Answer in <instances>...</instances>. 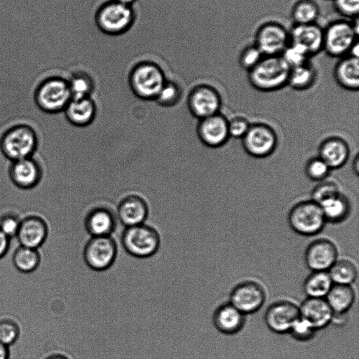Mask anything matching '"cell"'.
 Instances as JSON below:
<instances>
[{
  "instance_id": "1",
  "label": "cell",
  "mask_w": 359,
  "mask_h": 359,
  "mask_svg": "<svg viewBox=\"0 0 359 359\" xmlns=\"http://www.w3.org/2000/svg\"><path fill=\"white\" fill-rule=\"evenodd\" d=\"M290 69L281 55L264 56L248 77L255 89L272 92L287 86Z\"/></svg>"
},
{
  "instance_id": "2",
  "label": "cell",
  "mask_w": 359,
  "mask_h": 359,
  "mask_svg": "<svg viewBox=\"0 0 359 359\" xmlns=\"http://www.w3.org/2000/svg\"><path fill=\"white\" fill-rule=\"evenodd\" d=\"M358 18L330 22L323 29V50L332 57L347 55L353 44L358 41Z\"/></svg>"
},
{
  "instance_id": "3",
  "label": "cell",
  "mask_w": 359,
  "mask_h": 359,
  "mask_svg": "<svg viewBox=\"0 0 359 359\" xmlns=\"http://www.w3.org/2000/svg\"><path fill=\"white\" fill-rule=\"evenodd\" d=\"M37 147L36 131L25 123L9 128L0 138V149L4 156L11 161L32 157Z\"/></svg>"
},
{
  "instance_id": "4",
  "label": "cell",
  "mask_w": 359,
  "mask_h": 359,
  "mask_svg": "<svg viewBox=\"0 0 359 359\" xmlns=\"http://www.w3.org/2000/svg\"><path fill=\"white\" fill-rule=\"evenodd\" d=\"M71 100L68 81L57 76H52L41 81L34 92L36 106L48 114L64 111Z\"/></svg>"
},
{
  "instance_id": "5",
  "label": "cell",
  "mask_w": 359,
  "mask_h": 359,
  "mask_svg": "<svg viewBox=\"0 0 359 359\" xmlns=\"http://www.w3.org/2000/svg\"><path fill=\"white\" fill-rule=\"evenodd\" d=\"M125 250L137 258H147L154 255L160 246V236L153 227L142 224L126 227L121 237Z\"/></svg>"
},
{
  "instance_id": "6",
  "label": "cell",
  "mask_w": 359,
  "mask_h": 359,
  "mask_svg": "<svg viewBox=\"0 0 359 359\" xmlns=\"http://www.w3.org/2000/svg\"><path fill=\"white\" fill-rule=\"evenodd\" d=\"M291 229L298 234L311 236L320 233L326 223L320 205L312 200L295 204L288 214Z\"/></svg>"
},
{
  "instance_id": "7",
  "label": "cell",
  "mask_w": 359,
  "mask_h": 359,
  "mask_svg": "<svg viewBox=\"0 0 359 359\" xmlns=\"http://www.w3.org/2000/svg\"><path fill=\"white\" fill-rule=\"evenodd\" d=\"M165 82L162 71L149 64L135 68L130 77V86L133 93L146 100H154Z\"/></svg>"
},
{
  "instance_id": "8",
  "label": "cell",
  "mask_w": 359,
  "mask_h": 359,
  "mask_svg": "<svg viewBox=\"0 0 359 359\" xmlns=\"http://www.w3.org/2000/svg\"><path fill=\"white\" fill-rule=\"evenodd\" d=\"M241 140L245 151L255 158L270 156L278 144V137L274 130L262 123L250 124L248 132Z\"/></svg>"
},
{
  "instance_id": "9",
  "label": "cell",
  "mask_w": 359,
  "mask_h": 359,
  "mask_svg": "<svg viewBox=\"0 0 359 359\" xmlns=\"http://www.w3.org/2000/svg\"><path fill=\"white\" fill-rule=\"evenodd\" d=\"M289 43V31L276 22L263 23L255 33L254 44L264 56L281 55Z\"/></svg>"
},
{
  "instance_id": "10",
  "label": "cell",
  "mask_w": 359,
  "mask_h": 359,
  "mask_svg": "<svg viewBox=\"0 0 359 359\" xmlns=\"http://www.w3.org/2000/svg\"><path fill=\"white\" fill-rule=\"evenodd\" d=\"M117 254L115 241L110 236L92 237L86 244L83 259L89 268L100 271L109 269Z\"/></svg>"
},
{
  "instance_id": "11",
  "label": "cell",
  "mask_w": 359,
  "mask_h": 359,
  "mask_svg": "<svg viewBox=\"0 0 359 359\" xmlns=\"http://www.w3.org/2000/svg\"><path fill=\"white\" fill-rule=\"evenodd\" d=\"M221 105L219 92L209 85L195 86L187 97L189 111L199 120L219 113Z\"/></svg>"
},
{
  "instance_id": "12",
  "label": "cell",
  "mask_w": 359,
  "mask_h": 359,
  "mask_svg": "<svg viewBox=\"0 0 359 359\" xmlns=\"http://www.w3.org/2000/svg\"><path fill=\"white\" fill-rule=\"evenodd\" d=\"M266 299L264 288L259 283L247 280L238 284L231 292L229 303L244 315L261 309Z\"/></svg>"
},
{
  "instance_id": "13",
  "label": "cell",
  "mask_w": 359,
  "mask_h": 359,
  "mask_svg": "<svg viewBox=\"0 0 359 359\" xmlns=\"http://www.w3.org/2000/svg\"><path fill=\"white\" fill-rule=\"evenodd\" d=\"M299 308L292 302L282 300L272 304L266 311L264 321L268 328L277 334L289 333L299 318Z\"/></svg>"
},
{
  "instance_id": "14",
  "label": "cell",
  "mask_w": 359,
  "mask_h": 359,
  "mask_svg": "<svg viewBox=\"0 0 359 359\" xmlns=\"http://www.w3.org/2000/svg\"><path fill=\"white\" fill-rule=\"evenodd\" d=\"M197 135L205 146L220 147L229 138L228 120L219 113L200 119L197 126Z\"/></svg>"
},
{
  "instance_id": "15",
  "label": "cell",
  "mask_w": 359,
  "mask_h": 359,
  "mask_svg": "<svg viewBox=\"0 0 359 359\" xmlns=\"http://www.w3.org/2000/svg\"><path fill=\"white\" fill-rule=\"evenodd\" d=\"M336 245L325 238L311 242L305 252V262L312 271H328L337 260Z\"/></svg>"
},
{
  "instance_id": "16",
  "label": "cell",
  "mask_w": 359,
  "mask_h": 359,
  "mask_svg": "<svg viewBox=\"0 0 359 359\" xmlns=\"http://www.w3.org/2000/svg\"><path fill=\"white\" fill-rule=\"evenodd\" d=\"M8 172L11 182L22 189L36 187L42 177L41 167L32 157L12 161Z\"/></svg>"
},
{
  "instance_id": "17",
  "label": "cell",
  "mask_w": 359,
  "mask_h": 359,
  "mask_svg": "<svg viewBox=\"0 0 359 359\" xmlns=\"http://www.w3.org/2000/svg\"><path fill=\"white\" fill-rule=\"evenodd\" d=\"M48 233L46 221L39 216L29 215L21 219L16 238L21 246L39 249Z\"/></svg>"
},
{
  "instance_id": "18",
  "label": "cell",
  "mask_w": 359,
  "mask_h": 359,
  "mask_svg": "<svg viewBox=\"0 0 359 359\" xmlns=\"http://www.w3.org/2000/svg\"><path fill=\"white\" fill-rule=\"evenodd\" d=\"M290 43L302 46L313 56L323 48V28L317 23L307 25L294 24L289 31Z\"/></svg>"
},
{
  "instance_id": "19",
  "label": "cell",
  "mask_w": 359,
  "mask_h": 359,
  "mask_svg": "<svg viewBox=\"0 0 359 359\" xmlns=\"http://www.w3.org/2000/svg\"><path fill=\"white\" fill-rule=\"evenodd\" d=\"M299 308L300 317L316 330L331 323L334 313L325 298L308 297Z\"/></svg>"
},
{
  "instance_id": "20",
  "label": "cell",
  "mask_w": 359,
  "mask_h": 359,
  "mask_svg": "<svg viewBox=\"0 0 359 359\" xmlns=\"http://www.w3.org/2000/svg\"><path fill=\"white\" fill-rule=\"evenodd\" d=\"M117 211L121 224L130 227L144 224L148 216L149 208L141 196L132 194L121 201Z\"/></svg>"
},
{
  "instance_id": "21",
  "label": "cell",
  "mask_w": 359,
  "mask_h": 359,
  "mask_svg": "<svg viewBox=\"0 0 359 359\" xmlns=\"http://www.w3.org/2000/svg\"><path fill=\"white\" fill-rule=\"evenodd\" d=\"M350 155L348 143L338 137L324 140L318 147V156L332 169L340 168L347 162Z\"/></svg>"
},
{
  "instance_id": "22",
  "label": "cell",
  "mask_w": 359,
  "mask_h": 359,
  "mask_svg": "<svg viewBox=\"0 0 359 359\" xmlns=\"http://www.w3.org/2000/svg\"><path fill=\"white\" fill-rule=\"evenodd\" d=\"M229 302L218 306L213 314L215 327L225 334H234L243 328L245 318Z\"/></svg>"
},
{
  "instance_id": "23",
  "label": "cell",
  "mask_w": 359,
  "mask_h": 359,
  "mask_svg": "<svg viewBox=\"0 0 359 359\" xmlns=\"http://www.w3.org/2000/svg\"><path fill=\"white\" fill-rule=\"evenodd\" d=\"M132 20L128 6L116 2L107 5L100 12V23L109 32H119L128 27Z\"/></svg>"
},
{
  "instance_id": "24",
  "label": "cell",
  "mask_w": 359,
  "mask_h": 359,
  "mask_svg": "<svg viewBox=\"0 0 359 359\" xmlns=\"http://www.w3.org/2000/svg\"><path fill=\"white\" fill-rule=\"evenodd\" d=\"M64 112L67 120L71 124L78 127H85L94 121L97 114V107L90 97L72 99Z\"/></svg>"
},
{
  "instance_id": "25",
  "label": "cell",
  "mask_w": 359,
  "mask_h": 359,
  "mask_svg": "<svg viewBox=\"0 0 359 359\" xmlns=\"http://www.w3.org/2000/svg\"><path fill=\"white\" fill-rule=\"evenodd\" d=\"M334 77L343 88L351 91L359 89V59L351 55L339 58L334 69Z\"/></svg>"
},
{
  "instance_id": "26",
  "label": "cell",
  "mask_w": 359,
  "mask_h": 359,
  "mask_svg": "<svg viewBox=\"0 0 359 359\" xmlns=\"http://www.w3.org/2000/svg\"><path fill=\"white\" fill-rule=\"evenodd\" d=\"M84 224L87 232L92 237L109 236L115 229L116 219L109 210L95 208L88 213Z\"/></svg>"
},
{
  "instance_id": "27",
  "label": "cell",
  "mask_w": 359,
  "mask_h": 359,
  "mask_svg": "<svg viewBox=\"0 0 359 359\" xmlns=\"http://www.w3.org/2000/svg\"><path fill=\"white\" fill-rule=\"evenodd\" d=\"M318 204L321 208L326 222H341L348 217L350 212L349 201L341 193L325 199Z\"/></svg>"
},
{
  "instance_id": "28",
  "label": "cell",
  "mask_w": 359,
  "mask_h": 359,
  "mask_svg": "<svg viewBox=\"0 0 359 359\" xmlns=\"http://www.w3.org/2000/svg\"><path fill=\"white\" fill-rule=\"evenodd\" d=\"M355 297L351 285L333 284L325 300L334 313H346L353 304Z\"/></svg>"
},
{
  "instance_id": "29",
  "label": "cell",
  "mask_w": 359,
  "mask_h": 359,
  "mask_svg": "<svg viewBox=\"0 0 359 359\" xmlns=\"http://www.w3.org/2000/svg\"><path fill=\"white\" fill-rule=\"evenodd\" d=\"M333 283L327 271H312L304 283V290L308 297L325 298Z\"/></svg>"
},
{
  "instance_id": "30",
  "label": "cell",
  "mask_w": 359,
  "mask_h": 359,
  "mask_svg": "<svg viewBox=\"0 0 359 359\" xmlns=\"http://www.w3.org/2000/svg\"><path fill=\"white\" fill-rule=\"evenodd\" d=\"M316 79V69L308 62L290 69L287 86L294 90H304L313 85Z\"/></svg>"
},
{
  "instance_id": "31",
  "label": "cell",
  "mask_w": 359,
  "mask_h": 359,
  "mask_svg": "<svg viewBox=\"0 0 359 359\" xmlns=\"http://www.w3.org/2000/svg\"><path fill=\"white\" fill-rule=\"evenodd\" d=\"M41 255L37 249L20 245L13 255V263L18 271L24 273L34 272L39 266Z\"/></svg>"
},
{
  "instance_id": "32",
  "label": "cell",
  "mask_w": 359,
  "mask_h": 359,
  "mask_svg": "<svg viewBox=\"0 0 359 359\" xmlns=\"http://www.w3.org/2000/svg\"><path fill=\"white\" fill-rule=\"evenodd\" d=\"M291 15L296 25L316 23L320 8L314 0H298L292 8Z\"/></svg>"
},
{
  "instance_id": "33",
  "label": "cell",
  "mask_w": 359,
  "mask_h": 359,
  "mask_svg": "<svg viewBox=\"0 0 359 359\" xmlns=\"http://www.w3.org/2000/svg\"><path fill=\"white\" fill-rule=\"evenodd\" d=\"M333 284L351 285L358 276L355 264L348 259L337 260L328 270Z\"/></svg>"
},
{
  "instance_id": "34",
  "label": "cell",
  "mask_w": 359,
  "mask_h": 359,
  "mask_svg": "<svg viewBox=\"0 0 359 359\" xmlns=\"http://www.w3.org/2000/svg\"><path fill=\"white\" fill-rule=\"evenodd\" d=\"M182 94V90L177 84L165 81L154 101L161 107H171L180 101Z\"/></svg>"
},
{
  "instance_id": "35",
  "label": "cell",
  "mask_w": 359,
  "mask_h": 359,
  "mask_svg": "<svg viewBox=\"0 0 359 359\" xmlns=\"http://www.w3.org/2000/svg\"><path fill=\"white\" fill-rule=\"evenodd\" d=\"M69 83L72 99L90 97L94 86L92 80L83 74L74 76Z\"/></svg>"
},
{
  "instance_id": "36",
  "label": "cell",
  "mask_w": 359,
  "mask_h": 359,
  "mask_svg": "<svg viewBox=\"0 0 359 359\" xmlns=\"http://www.w3.org/2000/svg\"><path fill=\"white\" fill-rule=\"evenodd\" d=\"M281 56L290 68L309 62L311 57L302 46L294 43H290L281 54Z\"/></svg>"
},
{
  "instance_id": "37",
  "label": "cell",
  "mask_w": 359,
  "mask_h": 359,
  "mask_svg": "<svg viewBox=\"0 0 359 359\" xmlns=\"http://www.w3.org/2000/svg\"><path fill=\"white\" fill-rule=\"evenodd\" d=\"M331 169L319 156L311 158L306 163L305 172L312 181L321 182L329 175Z\"/></svg>"
},
{
  "instance_id": "38",
  "label": "cell",
  "mask_w": 359,
  "mask_h": 359,
  "mask_svg": "<svg viewBox=\"0 0 359 359\" xmlns=\"http://www.w3.org/2000/svg\"><path fill=\"white\" fill-rule=\"evenodd\" d=\"M20 332V327L15 320L10 318L0 320V343L9 347L16 342Z\"/></svg>"
},
{
  "instance_id": "39",
  "label": "cell",
  "mask_w": 359,
  "mask_h": 359,
  "mask_svg": "<svg viewBox=\"0 0 359 359\" xmlns=\"http://www.w3.org/2000/svg\"><path fill=\"white\" fill-rule=\"evenodd\" d=\"M264 55L255 45L246 46L241 53L239 63L242 68L249 72L262 59Z\"/></svg>"
},
{
  "instance_id": "40",
  "label": "cell",
  "mask_w": 359,
  "mask_h": 359,
  "mask_svg": "<svg viewBox=\"0 0 359 359\" xmlns=\"http://www.w3.org/2000/svg\"><path fill=\"white\" fill-rule=\"evenodd\" d=\"M316 331L307 321L299 316L293 324L289 333L295 339L306 341L312 339Z\"/></svg>"
},
{
  "instance_id": "41",
  "label": "cell",
  "mask_w": 359,
  "mask_h": 359,
  "mask_svg": "<svg viewBox=\"0 0 359 359\" xmlns=\"http://www.w3.org/2000/svg\"><path fill=\"white\" fill-rule=\"evenodd\" d=\"M336 11L341 16L354 20L358 18L359 0H333Z\"/></svg>"
},
{
  "instance_id": "42",
  "label": "cell",
  "mask_w": 359,
  "mask_h": 359,
  "mask_svg": "<svg viewBox=\"0 0 359 359\" xmlns=\"http://www.w3.org/2000/svg\"><path fill=\"white\" fill-rule=\"evenodd\" d=\"M339 193H340V191L335 183L330 182H322L312 191L311 200L319 203L323 200Z\"/></svg>"
},
{
  "instance_id": "43",
  "label": "cell",
  "mask_w": 359,
  "mask_h": 359,
  "mask_svg": "<svg viewBox=\"0 0 359 359\" xmlns=\"http://www.w3.org/2000/svg\"><path fill=\"white\" fill-rule=\"evenodd\" d=\"M21 219L18 215L6 213L0 217V230L10 239L15 237Z\"/></svg>"
},
{
  "instance_id": "44",
  "label": "cell",
  "mask_w": 359,
  "mask_h": 359,
  "mask_svg": "<svg viewBox=\"0 0 359 359\" xmlns=\"http://www.w3.org/2000/svg\"><path fill=\"white\" fill-rule=\"evenodd\" d=\"M250 126L248 120L243 117H235L228 121V131L229 137L242 139Z\"/></svg>"
},
{
  "instance_id": "45",
  "label": "cell",
  "mask_w": 359,
  "mask_h": 359,
  "mask_svg": "<svg viewBox=\"0 0 359 359\" xmlns=\"http://www.w3.org/2000/svg\"><path fill=\"white\" fill-rule=\"evenodd\" d=\"M10 247V238L0 230V259L4 257Z\"/></svg>"
},
{
  "instance_id": "46",
  "label": "cell",
  "mask_w": 359,
  "mask_h": 359,
  "mask_svg": "<svg viewBox=\"0 0 359 359\" xmlns=\"http://www.w3.org/2000/svg\"><path fill=\"white\" fill-rule=\"evenodd\" d=\"M8 347L0 343V359H9Z\"/></svg>"
},
{
  "instance_id": "47",
  "label": "cell",
  "mask_w": 359,
  "mask_h": 359,
  "mask_svg": "<svg viewBox=\"0 0 359 359\" xmlns=\"http://www.w3.org/2000/svg\"><path fill=\"white\" fill-rule=\"evenodd\" d=\"M348 55L358 57H359V43L358 41L355 42L353 46L351 47L348 54Z\"/></svg>"
},
{
  "instance_id": "48",
  "label": "cell",
  "mask_w": 359,
  "mask_h": 359,
  "mask_svg": "<svg viewBox=\"0 0 359 359\" xmlns=\"http://www.w3.org/2000/svg\"><path fill=\"white\" fill-rule=\"evenodd\" d=\"M353 170H354L355 175H358V170H359V158L358 154H356L355 159L353 162Z\"/></svg>"
},
{
  "instance_id": "49",
  "label": "cell",
  "mask_w": 359,
  "mask_h": 359,
  "mask_svg": "<svg viewBox=\"0 0 359 359\" xmlns=\"http://www.w3.org/2000/svg\"><path fill=\"white\" fill-rule=\"evenodd\" d=\"M45 359H69L66 355H62V354H53L48 357H46Z\"/></svg>"
},
{
  "instance_id": "50",
  "label": "cell",
  "mask_w": 359,
  "mask_h": 359,
  "mask_svg": "<svg viewBox=\"0 0 359 359\" xmlns=\"http://www.w3.org/2000/svg\"><path fill=\"white\" fill-rule=\"evenodd\" d=\"M133 1L134 0H117V2L128 6L129 4L132 3Z\"/></svg>"
}]
</instances>
